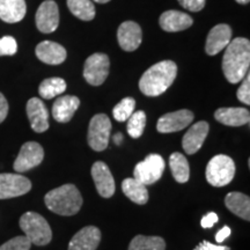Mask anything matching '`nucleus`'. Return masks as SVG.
<instances>
[{
    "label": "nucleus",
    "instance_id": "nucleus-1",
    "mask_svg": "<svg viewBox=\"0 0 250 250\" xmlns=\"http://www.w3.org/2000/svg\"><path fill=\"white\" fill-rule=\"evenodd\" d=\"M250 66V42L245 37H236L226 46L223 58L224 76L230 83L245 79Z\"/></svg>",
    "mask_w": 250,
    "mask_h": 250
},
{
    "label": "nucleus",
    "instance_id": "nucleus-2",
    "mask_svg": "<svg viewBox=\"0 0 250 250\" xmlns=\"http://www.w3.org/2000/svg\"><path fill=\"white\" fill-rule=\"evenodd\" d=\"M177 76V65L171 61L156 62L143 74L139 88L146 96H159L173 85Z\"/></svg>",
    "mask_w": 250,
    "mask_h": 250
},
{
    "label": "nucleus",
    "instance_id": "nucleus-3",
    "mask_svg": "<svg viewBox=\"0 0 250 250\" xmlns=\"http://www.w3.org/2000/svg\"><path fill=\"white\" fill-rule=\"evenodd\" d=\"M46 208L56 214L70 215L77 214L83 206V197L73 184H64L46 193L44 197Z\"/></svg>",
    "mask_w": 250,
    "mask_h": 250
},
{
    "label": "nucleus",
    "instance_id": "nucleus-4",
    "mask_svg": "<svg viewBox=\"0 0 250 250\" xmlns=\"http://www.w3.org/2000/svg\"><path fill=\"white\" fill-rule=\"evenodd\" d=\"M20 227L24 236L36 246H46L52 239L51 228L44 217L36 212H27L20 218Z\"/></svg>",
    "mask_w": 250,
    "mask_h": 250
},
{
    "label": "nucleus",
    "instance_id": "nucleus-5",
    "mask_svg": "<svg viewBox=\"0 0 250 250\" xmlns=\"http://www.w3.org/2000/svg\"><path fill=\"white\" fill-rule=\"evenodd\" d=\"M235 175V164L229 156L219 154L208 161L206 166V181L213 187H225L229 184Z\"/></svg>",
    "mask_w": 250,
    "mask_h": 250
},
{
    "label": "nucleus",
    "instance_id": "nucleus-6",
    "mask_svg": "<svg viewBox=\"0 0 250 250\" xmlns=\"http://www.w3.org/2000/svg\"><path fill=\"white\" fill-rule=\"evenodd\" d=\"M111 122L104 114L95 115L90 120L88 127V145L94 151L102 152L108 147L109 138H110Z\"/></svg>",
    "mask_w": 250,
    "mask_h": 250
},
{
    "label": "nucleus",
    "instance_id": "nucleus-7",
    "mask_svg": "<svg viewBox=\"0 0 250 250\" xmlns=\"http://www.w3.org/2000/svg\"><path fill=\"white\" fill-rule=\"evenodd\" d=\"M165 171V160L159 154H149L134 167L133 176L145 186L158 182Z\"/></svg>",
    "mask_w": 250,
    "mask_h": 250
},
{
    "label": "nucleus",
    "instance_id": "nucleus-8",
    "mask_svg": "<svg viewBox=\"0 0 250 250\" xmlns=\"http://www.w3.org/2000/svg\"><path fill=\"white\" fill-rule=\"evenodd\" d=\"M110 62L104 54H93L86 59L83 66V78L89 85L100 86L104 83L109 74Z\"/></svg>",
    "mask_w": 250,
    "mask_h": 250
},
{
    "label": "nucleus",
    "instance_id": "nucleus-9",
    "mask_svg": "<svg viewBox=\"0 0 250 250\" xmlns=\"http://www.w3.org/2000/svg\"><path fill=\"white\" fill-rule=\"evenodd\" d=\"M44 159V151L39 143L28 142L23 144L18 158L15 159L13 168L17 173H26L42 164Z\"/></svg>",
    "mask_w": 250,
    "mask_h": 250
},
{
    "label": "nucleus",
    "instance_id": "nucleus-10",
    "mask_svg": "<svg viewBox=\"0 0 250 250\" xmlns=\"http://www.w3.org/2000/svg\"><path fill=\"white\" fill-rule=\"evenodd\" d=\"M31 189V182L20 174H0V199H9L26 195Z\"/></svg>",
    "mask_w": 250,
    "mask_h": 250
},
{
    "label": "nucleus",
    "instance_id": "nucleus-11",
    "mask_svg": "<svg viewBox=\"0 0 250 250\" xmlns=\"http://www.w3.org/2000/svg\"><path fill=\"white\" fill-rule=\"evenodd\" d=\"M36 27L41 33L50 34L58 28L59 11L54 0H45L40 5L36 12Z\"/></svg>",
    "mask_w": 250,
    "mask_h": 250
},
{
    "label": "nucleus",
    "instance_id": "nucleus-12",
    "mask_svg": "<svg viewBox=\"0 0 250 250\" xmlns=\"http://www.w3.org/2000/svg\"><path fill=\"white\" fill-rule=\"evenodd\" d=\"M193 121V114L188 109L168 112L159 118L156 124V130L160 133H171L177 132L186 129L188 125Z\"/></svg>",
    "mask_w": 250,
    "mask_h": 250
},
{
    "label": "nucleus",
    "instance_id": "nucleus-13",
    "mask_svg": "<svg viewBox=\"0 0 250 250\" xmlns=\"http://www.w3.org/2000/svg\"><path fill=\"white\" fill-rule=\"evenodd\" d=\"M92 177L95 188L103 198H110L115 193V180L110 169L104 162L96 161L92 167Z\"/></svg>",
    "mask_w": 250,
    "mask_h": 250
},
{
    "label": "nucleus",
    "instance_id": "nucleus-14",
    "mask_svg": "<svg viewBox=\"0 0 250 250\" xmlns=\"http://www.w3.org/2000/svg\"><path fill=\"white\" fill-rule=\"evenodd\" d=\"M117 40L121 48L131 52L137 50L142 44L143 31L142 28L134 21H125L118 27Z\"/></svg>",
    "mask_w": 250,
    "mask_h": 250
},
{
    "label": "nucleus",
    "instance_id": "nucleus-15",
    "mask_svg": "<svg viewBox=\"0 0 250 250\" xmlns=\"http://www.w3.org/2000/svg\"><path fill=\"white\" fill-rule=\"evenodd\" d=\"M232 40V29L228 24L220 23L214 26L208 33L205 43V51L208 56H215L223 51Z\"/></svg>",
    "mask_w": 250,
    "mask_h": 250
},
{
    "label": "nucleus",
    "instance_id": "nucleus-16",
    "mask_svg": "<svg viewBox=\"0 0 250 250\" xmlns=\"http://www.w3.org/2000/svg\"><path fill=\"white\" fill-rule=\"evenodd\" d=\"M27 116L35 132L42 133L49 129V111L40 99L33 98L27 102Z\"/></svg>",
    "mask_w": 250,
    "mask_h": 250
},
{
    "label": "nucleus",
    "instance_id": "nucleus-17",
    "mask_svg": "<svg viewBox=\"0 0 250 250\" xmlns=\"http://www.w3.org/2000/svg\"><path fill=\"white\" fill-rule=\"evenodd\" d=\"M208 123H206L204 121L195 123L187 131V133L184 134L183 140H182V146L183 149L186 151L187 154L191 155L195 154L202 148L203 144H204L206 137L208 134Z\"/></svg>",
    "mask_w": 250,
    "mask_h": 250
},
{
    "label": "nucleus",
    "instance_id": "nucleus-18",
    "mask_svg": "<svg viewBox=\"0 0 250 250\" xmlns=\"http://www.w3.org/2000/svg\"><path fill=\"white\" fill-rule=\"evenodd\" d=\"M101 241V232L98 227L87 226L72 237L68 250H96Z\"/></svg>",
    "mask_w": 250,
    "mask_h": 250
},
{
    "label": "nucleus",
    "instance_id": "nucleus-19",
    "mask_svg": "<svg viewBox=\"0 0 250 250\" xmlns=\"http://www.w3.org/2000/svg\"><path fill=\"white\" fill-rule=\"evenodd\" d=\"M36 56L41 62L49 65H59L67 57L66 49L52 41H43L36 46Z\"/></svg>",
    "mask_w": 250,
    "mask_h": 250
},
{
    "label": "nucleus",
    "instance_id": "nucleus-20",
    "mask_svg": "<svg viewBox=\"0 0 250 250\" xmlns=\"http://www.w3.org/2000/svg\"><path fill=\"white\" fill-rule=\"evenodd\" d=\"M159 23L165 31L176 33V31L186 30L191 27L193 20L189 14L171 9V11H167L160 15Z\"/></svg>",
    "mask_w": 250,
    "mask_h": 250
},
{
    "label": "nucleus",
    "instance_id": "nucleus-21",
    "mask_svg": "<svg viewBox=\"0 0 250 250\" xmlns=\"http://www.w3.org/2000/svg\"><path fill=\"white\" fill-rule=\"evenodd\" d=\"M80 105V100L73 95H64L56 100L52 105V116L59 123H67Z\"/></svg>",
    "mask_w": 250,
    "mask_h": 250
},
{
    "label": "nucleus",
    "instance_id": "nucleus-22",
    "mask_svg": "<svg viewBox=\"0 0 250 250\" xmlns=\"http://www.w3.org/2000/svg\"><path fill=\"white\" fill-rule=\"evenodd\" d=\"M214 118L227 126H242L249 123L250 112L246 108H219L214 112Z\"/></svg>",
    "mask_w": 250,
    "mask_h": 250
},
{
    "label": "nucleus",
    "instance_id": "nucleus-23",
    "mask_svg": "<svg viewBox=\"0 0 250 250\" xmlns=\"http://www.w3.org/2000/svg\"><path fill=\"white\" fill-rule=\"evenodd\" d=\"M27 12L24 0H0V19L7 23L20 22Z\"/></svg>",
    "mask_w": 250,
    "mask_h": 250
},
{
    "label": "nucleus",
    "instance_id": "nucleus-24",
    "mask_svg": "<svg viewBox=\"0 0 250 250\" xmlns=\"http://www.w3.org/2000/svg\"><path fill=\"white\" fill-rule=\"evenodd\" d=\"M225 205L232 213L245 220H250V198L242 192H229L225 198Z\"/></svg>",
    "mask_w": 250,
    "mask_h": 250
},
{
    "label": "nucleus",
    "instance_id": "nucleus-25",
    "mask_svg": "<svg viewBox=\"0 0 250 250\" xmlns=\"http://www.w3.org/2000/svg\"><path fill=\"white\" fill-rule=\"evenodd\" d=\"M122 190L124 195L138 205H144L148 202V191L145 184L139 182L134 177L132 179H125L122 182Z\"/></svg>",
    "mask_w": 250,
    "mask_h": 250
},
{
    "label": "nucleus",
    "instance_id": "nucleus-26",
    "mask_svg": "<svg viewBox=\"0 0 250 250\" xmlns=\"http://www.w3.org/2000/svg\"><path fill=\"white\" fill-rule=\"evenodd\" d=\"M170 170L173 174L174 179L179 183L188 182L190 177V167L189 162L183 154L179 152H175L169 158Z\"/></svg>",
    "mask_w": 250,
    "mask_h": 250
},
{
    "label": "nucleus",
    "instance_id": "nucleus-27",
    "mask_svg": "<svg viewBox=\"0 0 250 250\" xmlns=\"http://www.w3.org/2000/svg\"><path fill=\"white\" fill-rule=\"evenodd\" d=\"M66 90V83L62 78H48L43 80L39 87V93L41 98L45 100H51L56 96L61 95Z\"/></svg>",
    "mask_w": 250,
    "mask_h": 250
},
{
    "label": "nucleus",
    "instance_id": "nucleus-28",
    "mask_svg": "<svg viewBox=\"0 0 250 250\" xmlns=\"http://www.w3.org/2000/svg\"><path fill=\"white\" fill-rule=\"evenodd\" d=\"M67 7L80 20L90 21L95 18V6L92 0H67Z\"/></svg>",
    "mask_w": 250,
    "mask_h": 250
},
{
    "label": "nucleus",
    "instance_id": "nucleus-29",
    "mask_svg": "<svg viewBox=\"0 0 250 250\" xmlns=\"http://www.w3.org/2000/svg\"><path fill=\"white\" fill-rule=\"evenodd\" d=\"M166 242L159 236L137 235L130 242L129 250H165Z\"/></svg>",
    "mask_w": 250,
    "mask_h": 250
},
{
    "label": "nucleus",
    "instance_id": "nucleus-30",
    "mask_svg": "<svg viewBox=\"0 0 250 250\" xmlns=\"http://www.w3.org/2000/svg\"><path fill=\"white\" fill-rule=\"evenodd\" d=\"M146 126V114L143 110L134 111L127 120V133L130 137L137 139L143 136Z\"/></svg>",
    "mask_w": 250,
    "mask_h": 250
},
{
    "label": "nucleus",
    "instance_id": "nucleus-31",
    "mask_svg": "<svg viewBox=\"0 0 250 250\" xmlns=\"http://www.w3.org/2000/svg\"><path fill=\"white\" fill-rule=\"evenodd\" d=\"M134 108H136V101L132 98H125L115 105L114 110H112V115L114 118L118 122H125L130 118L131 115L134 112Z\"/></svg>",
    "mask_w": 250,
    "mask_h": 250
},
{
    "label": "nucleus",
    "instance_id": "nucleus-32",
    "mask_svg": "<svg viewBox=\"0 0 250 250\" xmlns=\"http://www.w3.org/2000/svg\"><path fill=\"white\" fill-rule=\"evenodd\" d=\"M31 242L26 236H17L0 246V250H30Z\"/></svg>",
    "mask_w": 250,
    "mask_h": 250
},
{
    "label": "nucleus",
    "instance_id": "nucleus-33",
    "mask_svg": "<svg viewBox=\"0 0 250 250\" xmlns=\"http://www.w3.org/2000/svg\"><path fill=\"white\" fill-rule=\"evenodd\" d=\"M18 51V43L14 37L4 36L0 39V56H13Z\"/></svg>",
    "mask_w": 250,
    "mask_h": 250
},
{
    "label": "nucleus",
    "instance_id": "nucleus-34",
    "mask_svg": "<svg viewBox=\"0 0 250 250\" xmlns=\"http://www.w3.org/2000/svg\"><path fill=\"white\" fill-rule=\"evenodd\" d=\"M236 96L237 99H239V101H241L247 105L250 104V74L249 73L245 77L241 86H240L239 89H237Z\"/></svg>",
    "mask_w": 250,
    "mask_h": 250
},
{
    "label": "nucleus",
    "instance_id": "nucleus-35",
    "mask_svg": "<svg viewBox=\"0 0 250 250\" xmlns=\"http://www.w3.org/2000/svg\"><path fill=\"white\" fill-rule=\"evenodd\" d=\"M180 5L190 12H199L204 8L206 0H179Z\"/></svg>",
    "mask_w": 250,
    "mask_h": 250
},
{
    "label": "nucleus",
    "instance_id": "nucleus-36",
    "mask_svg": "<svg viewBox=\"0 0 250 250\" xmlns=\"http://www.w3.org/2000/svg\"><path fill=\"white\" fill-rule=\"evenodd\" d=\"M215 223H218V215L214 212H210L202 218L201 225L203 228H212Z\"/></svg>",
    "mask_w": 250,
    "mask_h": 250
},
{
    "label": "nucleus",
    "instance_id": "nucleus-37",
    "mask_svg": "<svg viewBox=\"0 0 250 250\" xmlns=\"http://www.w3.org/2000/svg\"><path fill=\"white\" fill-rule=\"evenodd\" d=\"M193 250H230L228 247L225 246H219V245H213V243L208 241H203L199 243L198 246L196 247Z\"/></svg>",
    "mask_w": 250,
    "mask_h": 250
},
{
    "label": "nucleus",
    "instance_id": "nucleus-38",
    "mask_svg": "<svg viewBox=\"0 0 250 250\" xmlns=\"http://www.w3.org/2000/svg\"><path fill=\"white\" fill-rule=\"evenodd\" d=\"M8 114V102L1 93H0V123L6 120Z\"/></svg>",
    "mask_w": 250,
    "mask_h": 250
},
{
    "label": "nucleus",
    "instance_id": "nucleus-39",
    "mask_svg": "<svg viewBox=\"0 0 250 250\" xmlns=\"http://www.w3.org/2000/svg\"><path fill=\"white\" fill-rule=\"evenodd\" d=\"M229 235H230V228L228 226H224L217 234H215V241L218 243L224 242Z\"/></svg>",
    "mask_w": 250,
    "mask_h": 250
},
{
    "label": "nucleus",
    "instance_id": "nucleus-40",
    "mask_svg": "<svg viewBox=\"0 0 250 250\" xmlns=\"http://www.w3.org/2000/svg\"><path fill=\"white\" fill-rule=\"evenodd\" d=\"M122 142H123V136H122V133H117L114 136V143L116 144V145H121Z\"/></svg>",
    "mask_w": 250,
    "mask_h": 250
},
{
    "label": "nucleus",
    "instance_id": "nucleus-41",
    "mask_svg": "<svg viewBox=\"0 0 250 250\" xmlns=\"http://www.w3.org/2000/svg\"><path fill=\"white\" fill-rule=\"evenodd\" d=\"M235 1L239 2V4H241V5H247V4H249L250 0H235Z\"/></svg>",
    "mask_w": 250,
    "mask_h": 250
},
{
    "label": "nucleus",
    "instance_id": "nucleus-42",
    "mask_svg": "<svg viewBox=\"0 0 250 250\" xmlns=\"http://www.w3.org/2000/svg\"><path fill=\"white\" fill-rule=\"evenodd\" d=\"M95 2H99V4H105V2H109L110 0H94Z\"/></svg>",
    "mask_w": 250,
    "mask_h": 250
}]
</instances>
